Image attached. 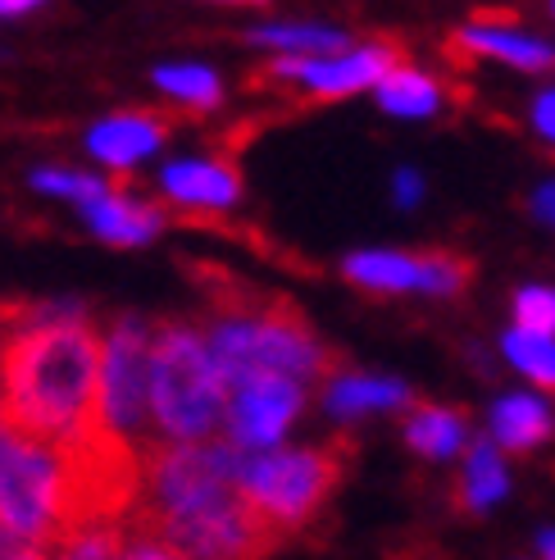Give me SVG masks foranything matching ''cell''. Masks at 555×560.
<instances>
[{"mask_svg": "<svg viewBox=\"0 0 555 560\" xmlns=\"http://www.w3.org/2000/svg\"><path fill=\"white\" fill-rule=\"evenodd\" d=\"M101 332L78 301L0 305V424L73 452L96 433Z\"/></svg>", "mask_w": 555, "mask_h": 560, "instance_id": "1", "label": "cell"}, {"mask_svg": "<svg viewBox=\"0 0 555 560\" xmlns=\"http://www.w3.org/2000/svg\"><path fill=\"white\" fill-rule=\"evenodd\" d=\"M228 383L201 328L164 319L151 332V429L164 442H210L224 429Z\"/></svg>", "mask_w": 555, "mask_h": 560, "instance_id": "2", "label": "cell"}, {"mask_svg": "<svg viewBox=\"0 0 555 560\" xmlns=\"http://www.w3.org/2000/svg\"><path fill=\"white\" fill-rule=\"evenodd\" d=\"M205 342L228 387L256 374L310 383L332 370V355L319 342V332L292 305H224L210 319Z\"/></svg>", "mask_w": 555, "mask_h": 560, "instance_id": "3", "label": "cell"}, {"mask_svg": "<svg viewBox=\"0 0 555 560\" xmlns=\"http://www.w3.org/2000/svg\"><path fill=\"white\" fill-rule=\"evenodd\" d=\"M73 524L69 452L0 424V534L23 547H55Z\"/></svg>", "mask_w": 555, "mask_h": 560, "instance_id": "4", "label": "cell"}, {"mask_svg": "<svg viewBox=\"0 0 555 560\" xmlns=\"http://www.w3.org/2000/svg\"><path fill=\"white\" fill-rule=\"evenodd\" d=\"M342 469H346L342 446H278V452L264 456H241L237 497L283 542L323 511L332 488L342 483Z\"/></svg>", "mask_w": 555, "mask_h": 560, "instance_id": "5", "label": "cell"}, {"mask_svg": "<svg viewBox=\"0 0 555 560\" xmlns=\"http://www.w3.org/2000/svg\"><path fill=\"white\" fill-rule=\"evenodd\" d=\"M237 469L241 452L233 442H151L142 456L137 524L155 528L237 497Z\"/></svg>", "mask_w": 555, "mask_h": 560, "instance_id": "6", "label": "cell"}, {"mask_svg": "<svg viewBox=\"0 0 555 560\" xmlns=\"http://www.w3.org/2000/svg\"><path fill=\"white\" fill-rule=\"evenodd\" d=\"M151 332L142 315H119L101 338V387H96V433L146 456L151 446Z\"/></svg>", "mask_w": 555, "mask_h": 560, "instance_id": "7", "label": "cell"}, {"mask_svg": "<svg viewBox=\"0 0 555 560\" xmlns=\"http://www.w3.org/2000/svg\"><path fill=\"white\" fill-rule=\"evenodd\" d=\"M146 534L169 542L182 560H260L278 547V538L260 524V515L246 506L241 497H228L210 511L182 515V520H169V524H155V528H146Z\"/></svg>", "mask_w": 555, "mask_h": 560, "instance_id": "8", "label": "cell"}, {"mask_svg": "<svg viewBox=\"0 0 555 560\" xmlns=\"http://www.w3.org/2000/svg\"><path fill=\"white\" fill-rule=\"evenodd\" d=\"M469 260L451 256V250H355L342 260V278L355 283L359 292H378V296H401V292H424V296H460L469 288Z\"/></svg>", "mask_w": 555, "mask_h": 560, "instance_id": "9", "label": "cell"}, {"mask_svg": "<svg viewBox=\"0 0 555 560\" xmlns=\"http://www.w3.org/2000/svg\"><path fill=\"white\" fill-rule=\"evenodd\" d=\"M305 410V383L278 378V374H256L228 387V442L241 456H264L278 452V442L287 438V429Z\"/></svg>", "mask_w": 555, "mask_h": 560, "instance_id": "10", "label": "cell"}, {"mask_svg": "<svg viewBox=\"0 0 555 560\" xmlns=\"http://www.w3.org/2000/svg\"><path fill=\"white\" fill-rule=\"evenodd\" d=\"M401 65V50L392 42H355L342 55L328 60H296V55H273L264 78L269 82H296L300 92H310L319 101H342L355 92H369Z\"/></svg>", "mask_w": 555, "mask_h": 560, "instance_id": "11", "label": "cell"}, {"mask_svg": "<svg viewBox=\"0 0 555 560\" xmlns=\"http://www.w3.org/2000/svg\"><path fill=\"white\" fill-rule=\"evenodd\" d=\"M160 191H164V201L178 210L224 214L241 201V174L233 160H214V155L169 160L160 170Z\"/></svg>", "mask_w": 555, "mask_h": 560, "instance_id": "12", "label": "cell"}, {"mask_svg": "<svg viewBox=\"0 0 555 560\" xmlns=\"http://www.w3.org/2000/svg\"><path fill=\"white\" fill-rule=\"evenodd\" d=\"M451 46L479 55V60L510 65L519 73H551L555 69V46L533 37V33H523L510 14H479L474 23H464L451 37Z\"/></svg>", "mask_w": 555, "mask_h": 560, "instance_id": "13", "label": "cell"}, {"mask_svg": "<svg viewBox=\"0 0 555 560\" xmlns=\"http://www.w3.org/2000/svg\"><path fill=\"white\" fill-rule=\"evenodd\" d=\"M164 142H169V115H155V109H119L87 128V155L105 170H132Z\"/></svg>", "mask_w": 555, "mask_h": 560, "instance_id": "14", "label": "cell"}, {"mask_svg": "<svg viewBox=\"0 0 555 560\" xmlns=\"http://www.w3.org/2000/svg\"><path fill=\"white\" fill-rule=\"evenodd\" d=\"M82 219H87V229L109 246H146L164 229L160 206L137 201V196H128L119 187H109L105 196H96L92 206H82Z\"/></svg>", "mask_w": 555, "mask_h": 560, "instance_id": "15", "label": "cell"}, {"mask_svg": "<svg viewBox=\"0 0 555 560\" xmlns=\"http://www.w3.org/2000/svg\"><path fill=\"white\" fill-rule=\"evenodd\" d=\"M414 401L410 383L401 378H382V374H338L328 378L323 387V410L332 419H365V415H378V410H401Z\"/></svg>", "mask_w": 555, "mask_h": 560, "instance_id": "16", "label": "cell"}, {"mask_svg": "<svg viewBox=\"0 0 555 560\" xmlns=\"http://www.w3.org/2000/svg\"><path fill=\"white\" fill-rule=\"evenodd\" d=\"M551 433H555V415L542 397H533V392H510V397H501L492 406V446L496 452L506 446V452L529 456Z\"/></svg>", "mask_w": 555, "mask_h": 560, "instance_id": "17", "label": "cell"}, {"mask_svg": "<svg viewBox=\"0 0 555 560\" xmlns=\"http://www.w3.org/2000/svg\"><path fill=\"white\" fill-rule=\"evenodd\" d=\"M246 42L269 55H296V60H328V55H342L355 46L346 27H328V23H260L246 33Z\"/></svg>", "mask_w": 555, "mask_h": 560, "instance_id": "18", "label": "cell"}, {"mask_svg": "<svg viewBox=\"0 0 555 560\" xmlns=\"http://www.w3.org/2000/svg\"><path fill=\"white\" fill-rule=\"evenodd\" d=\"M510 492V469L501 460L492 442H474L464 452V469H460V483H456V506L464 515H487L492 506H501Z\"/></svg>", "mask_w": 555, "mask_h": 560, "instance_id": "19", "label": "cell"}, {"mask_svg": "<svg viewBox=\"0 0 555 560\" xmlns=\"http://www.w3.org/2000/svg\"><path fill=\"white\" fill-rule=\"evenodd\" d=\"M374 92H378V105L387 109V115H397V119H433L437 109L447 105L441 82L433 73H424V69H414V65H397Z\"/></svg>", "mask_w": 555, "mask_h": 560, "instance_id": "20", "label": "cell"}, {"mask_svg": "<svg viewBox=\"0 0 555 560\" xmlns=\"http://www.w3.org/2000/svg\"><path fill=\"white\" fill-rule=\"evenodd\" d=\"M405 446L424 460H451L469 446V424L451 406H420L405 424Z\"/></svg>", "mask_w": 555, "mask_h": 560, "instance_id": "21", "label": "cell"}, {"mask_svg": "<svg viewBox=\"0 0 555 560\" xmlns=\"http://www.w3.org/2000/svg\"><path fill=\"white\" fill-rule=\"evenodd\" d=\"M151 78L164 96H174L187 109H201V115L224 101V78H219L210 65H191V60L187 65H160Z\"/></svg>", "mask_w": 555, "mask_h": 560, "instance_id": "22", "label": "cell"}, {"mask_svg": "<svg viewBox=\"0 0 555 560\" xmlns=\"http://www.w3.org/2000/svg\"><path fill=\"white\" fill-rule=\"evenodd\" d=\"M128 547V524L123 520H96V524H78L69 534L55 538L50 560H119Z\"/></svg>", "mask_w": 555, "mask_h": 560, "instance_id": "23", "label": "cell"}, {"mask_svg": "<svg viewBox=\"0 0 555 560\" xmlns=\"http://www.w3.org/2000/svg\"><path fill=\"white\" fill-rule=\"evenodd\" d=\"M501 355L510 360L523 378H533L538 387L555 392V342L551 338H533V332L510 328L501 338Z\"/></svg>", "mask_w": 555, "mask_h": 560, "instance_id": "24", "label": "cell"}, {"mask_svg": "<svg viewBox=\"0 0 555 560\" xmlns=\"http://www.w3.org/2000/svg\"><path fill=\"white\" fill-rule=\"evenodd\" d=\"M27 183H33V191L55 196V201H73V206H92L96 196L109 191L105 178L82 174V170H33V178H27Z\"/></svg>", "mask_w": 555, "mask_h": 560, "instance_id": "25", "label": "cell"}, {"mask_svg": "<svg viewBox=\"0 0 555 560\" xmlns=\"http://www.w3.org/2000/svg\"><path fill=\"white\" fill-rule=\"evenodd\" d=\"M515 328L533 332V338H551L555 342V288L542 283H523L515 292Z\"/></svg>", "mask_w": 555, "mask_h": 560, "instance_id": "26", "label": "cell"}, {"mask_svg": "<svg viewBox=\"0 0 555 560\" xmlns=\"http://www.w3.org/2000/svg\"><path fill=\"white\" fill-rule=\"evenodd\" d=\"M119 560H182L169 542H160L155 534H146V528H137V534H128V547Z\"/></svg>", "mask_w": 555, "mask_h": 560, "instance_id": "27", "label": "cell"}, {"mask_svg": "<svg viewBox=\"0 0 555 560\" xmlns=\"http://www.w3.org/2000/svg\"><path fill=\"white\" fill-rule=\"evenodd\" d=\"M529 124H533V132L542 137V142L555 147V82L529 101Z\"/></svg>", "mask_w": 555, "mask_h": 560, "instance_id": "28", "label": "cell"}, {"mask_svg": "<svg viewBox=\"0 0 555 560\" xmlns=\"http://www.w3.org/2000/svg\"><path fill=\"white\" fill-rule=\"evenodd\" d=\"M392 191H397V206H420L424 201V178L414 174V170H401L397 178H392Z\"/></svg>", "mask_w": 555, "mask_h": 560, "instance_id": "29", "label": "cell"}, {"mask_svg": "<svg viewBox=\"0 0 555 560\" xmlns=\"http://www.w3.org/2000/svg\"><path fill=\"white\" fill-rule=\"evenodd\" d=\"M533 214H538L542 223H551V219H555V183H546V187H538V191H533Z\"/></svg>", "mask_w": 555, "mask_h": 560, "instance_id": "30", "label": "cell"}, {"mask_svg": "<svg viewBox=\"0 0 555 560\" xmlns=\"http://www.w3.org/2000/svg\"><path fill=\"white\" fill-rule=\"evenodd\" d=\"M27 14H37L33 0H0V23H10V19H27Z\"/></svg>", "mask_w": 555, "mask_h": 560, "instance_id": "31", "label": "cell"}, {"mask_svg": "<svg viewBox=\"0 0 555 560\" xmlns=\"http://www.w3.org/2000/svg\"><path fill=\"white\" fill-rule=\"evenodd\" d=\"M5 560H50V556H46L42 547H19V551H10Z\"/></svg>", "mask_w": 555, "mask_h": 560, "instance_id": "32", "label": "cell"}, {"mask_svg": "<svg viewBox=\"0 0 555 560\" xmlns=\"http://www.w3.org/2000/svg\"><path fill=\"white\" fill-rule=\"evenodd\" d=\"M551 19H555V5H551Z\"/></svg>", "mask_w": 555, "mask_h": 560, "instance_id": "33", "label": "cell"}, {"mask_svg": "<svg viewBox=\"0 0 555 560\" xmlns=\"http://www.w3.org/2000/svg\"><path fill=\"white\" fill-rule=\"evenodd\" d=\"M546 560H555V551H551V556H546Z\"/></svg>", "mask_w": 555, "mask_h": 560, "instance_id": "34", "label": "cell"}, {"mask_svg": "<svg viewBox=\"0 0 555 560\" xmlns=\"http://www.w3.org/2000/svg\"><path fill=\"white\" fill-rule=\"evenodd\" d=\"M551 223H555V219H551Z\"/></svg>", "mask_w": 555, "mask_h": 560, "instance_id": "35", "label": "cell"}]
</instances>
